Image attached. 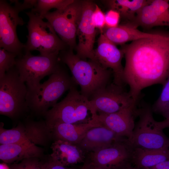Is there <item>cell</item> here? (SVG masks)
<instances>
[{
	"label": "cell",
	"mask_w": 169,
	"mask_h": 169,
	"mask_svg": "<svg viewBox=\"0 0 169 169\" xmlns=\"http://www.w3.org/2000/svg\"><path fill=\"white\" fill-rule=\"evenodd\" d=\"M125 63V84L136 103L141 90L151 85H163L169 75V34L147 38L122 45Z\"/></svg>",
	"instance_id": "obj_1"
},
{
	"label": "cell",
	"mask_w": 169,
	"mask_h": 169,
	"mask_svg": "<svg viewBox=\"0 0 169 169\" xmlns=\"http://www.w3.org/2000/svg\"><path fill=\"white\" fill-rule=\"evenodd\" d=\"M60 62L66 64L71 72L72 78L80 88L82 95L89 100L97 91L109 83L111 72L97 62L80 58L69 49L59 52Z\"/></svg>",
	"instance_id": "obj_2"
},
{
	"label": "cell",
	"mask_w": 169,
	"mask_h": 169,
	"mask_svg": "<svg viewBox=\"0 0 169 169\" xmlns=\"http://www.w3.org/2000/svg\"><path fill=\"white\" fill-rule=\"evenodd\" d=\"M76 85L72 77L61 66L36 88L28 90L26 101L29 111L36 115L44 116L66 91Z\"/></svg>",
	"instance_id": "obj_3"
},
{
	"label": "cell",
	"mask_w": 169,
	"mask_h": 169,
	"mask_svg": "<svg viewBox=\"0 0 169 169\" xmlns=\"http://www.w3.org/2000/svg\"><path fill=\"white\" fill-rule=\"evenodd\" d=\"M10 1L14 3L13 5L5 0H0V47L15 53L18 57L23 54L24 44L18 38L17 27L25 23L19 13L24 10L33 8L37 0H24L22 3L18 0Z\"/></svg>",
	"instance_id": "obj_4"
},
{
	"label": "cell",
	"mask_w": 169,
	"mask_h": 169,
	"mask_svg": "<svg viewBox=\"0 0 169 169\" xmlns=\"http://www.w3.org/2000/svg\"><path fill=\"white\" fill-rule=\"evenodd\" d=\"M28 88L20 79L15 66L0 79V114L13 120L29 111L26 101Z\"/></svg>",
	"instance_id": "obj_5"
},
{
	"label": "cell",
	"mask_w": 169,
	"mask_h": 169,
	"mask_svg": "<svg viewBox=\"0 0 169 169\" xmlns=\"http://www.w3.org/2000/svg\"><path fill=\"white\" fill-rule=\"evenodd\" d=\"M25 13L29 20L27 25V40L23 49L25 52L37 50L40 55L46 56L69 48L48 21H44L38 14L32 11Z\"/></svg>",
	"instance_id": "obj_6"
},
{
	"label": "cell",
	"mask_w": 169,
	"mask_h": 169,
	"mask_svg": "<svg viewBox=\"0 0 169 169\" xmlns=\"http://www.w3.org/2000/svg\"><path fill=\"white\" fill-rule=\"evenodd\" d=\"M59 53L36 56L27 52L17 57L15 67L21 80L26 83L28 90L36 88L44 77L50 76L60 67Z\"/></svg>",
	"instance_id": "obj_7"
},
{
	"label": "cell",
	"mask_w": 169,
	"mask_h": 169,
	"mask_svg": "<svg viewBox=\"0 0 169 169\" xmlns=\"http://www.w3.org/2000/svg\"><path fill=\"white\" fill-rule=\"evenodd\" d=\"M69 90L64 99L44 116L47 125L58 123H79L90 120H87L88 111L91 110L89 100L78 91L76 85Z\"/></svg>",
	"instance_id": "obj_8"
},
{
	"label": "cell",
	"mask_w": 169,
	"mask_h": 169,
	"mask_svg": "<svg viewBox=\"0 0 169 169\" xmlns=\"http://www.w3.org/2000/svg\"><path fill=\"white\" fill-rule=\"evenodd\" d=\"M151 108L145 106L138 109L139 119L132 135L127 139L132 148L157 150L169 149V138L157 126Z\"/></svg>",
	"instance_id": "obj_9"
},
{
	"label": "cell",
	"mask_w": 169,
	"mask_h": 169,
	"mask_svg": "<svg viewBox=\"0 0 169 169\" xmlns=\"http://www.w3.org/2000/svg\"><path fill=\"white\" fill-rule=\"evenodd\" d=\"M82 10V1L74 0L64 9L49 12L44 17L70 49L77 46V30Z\"/></svg>",
	"instance_id": "obj_10"
},
{
	"label": "cell",
	"mask_w": 169,
	"mask_h": 169,
	"mask_svg": "<svg viewBox=\"0 0 169 169\" xmlns=\"http://www.w3.org/2000/svg\"><path fill=\"white\" fill-rule=\"evenodd\" d=\"M51 140L45 121H35L26 119L23 122H20L15 127L9 129L4 128V124L0 123V145L28 143L44 146Z\"/></svg>",
	"instance_id": "obj_11"
},
{
	"label": "cell",
	"mask_w": 169,
	"mask_h": 169,
	"mask_svg": "<svg viewBox=\"0 0 169 169\" xmlns=\"http://www.w3.org/2000/svg\"><path fill=\"white\" fill-rule=\"evenodd\" d=\"M92 116L98 113H111L129 107L136 105L129 92L123 87L114 83L95 92L89 100Z\"/></svg>",
	"instance_id": "obj_12"
},
{
	"label": "cell",
	"mask_w": 169,
	"mask_h": 169,
	"mask_svg": "<svg viewBox=\"0 0 169 169\" xmlns=\"http://www.w3.org/2000/svg\"><path fill=\"white\" fill-rule=\"evenodd\" d=\"M95 5L91 1H82L81 14L76 33L78 43L75 48L76 54L80 58H88L95 62L94 46L96 31L92 16Z\"/></svg>",
	"instance_id": "obj_13"
},
{
	"label": "cell",
	"mask_w": 169,
	"mask_h": 169,
	"mask_svg": "<svg viewBox=\"0 0 169 169\" xmlns=\"http://www.w3.org/2000/svg\"><path fill=\"white\" fill-rule=\"evenodd\" d=\"M95 62L105 69L112 70L115 84L123 87L124 68L121 61L124 56L122 50L101 33L98 40L97 48L94 49Z\"/></svg>",
	"instance_id": "obj_14"
},
{
	"label": "cell",
	"mask_w": 169,
	"mask_h": 169,
	"mask_svg": "<svg viewBox=\"0 0 169 169\" xmlns=\"http://www.w3.org/2000/svg\"><path fill=\"white\" fill-rule=\"evenodd\" d=\"M127 139L89 153L88 157L102 169H121L130 162L132 147Z\"/></svg>",
	"instance_id": "obj_15"
},
{
	"label": "cell",
	"mask_w": 169,
	"mask_h": 169,
	"mask_svg": "<svg viewBox=\"0 0 169 169\" xmlns=\"http://www.w3.org/2000/svg\"><path fill=\"white\" fill-rule=\"evenodd\" d=\"M138 110L136 105H133L113 113H98L91 118L119 136L128 139L132 135L135 120L138 116Z\"/></svg>",
	"instance_id": "obj_16"
},
{
	"label": "cell",
	"mask_w": 169,
	"mask_h": 169,
	"mask_svg": "<svg viewBox=\"0 0 169 169\" xmlns=\"http://www.w3.org/2000/svg\"><path fill=\"white\" fill-rule=\"evenodd\" d=\"M101 125L95 119L76 124L58 123L47 125L51 140H60L77 145L90 129Z\"/></svg>",
	"instance_id": "obj_17"
},
{
	"label": "cell",
	"mask_w": 169,
	"mask_h": 169,
	"mask_svg": "<svg viewBox=\"0 0 169 169\" xmlns=\"http://www.w3.org/2000/svg\"><path fill=\"white\" fill-rule=\"evenodd\" d=\"M126 139L119 136L107 127L100 125L89 129L77 145L86 153H89Z\"/></svg>",
	"instance_id": "obj_18"
},
{
	"label": "cell",
	"mask_w": 169,
	"mask_h": 169,
	"mask_svg": "<svg viewBox=\"0 0 169 169\" xmlns=\"http://www.w3.org/2000/svg\"><path fill=\"white\" fill-rule=\"evenodd\" d=\"M43 154L42 148L31 143H15L0 145V159L8 164L30 158L41 157Z\"/></svg>",
	"instance_id": "obj_19"
},
{
	"label": "cell",
	"mask_w": 169,
	"mask_h": 169,
	"mask_svg": "<svg viewBox=\"0 0 169 169\" xmlns=\"http://www.w3.org/2000/svg\"><path fill=\"white\" fill-rule=\"evenodd\" d=\"M50 158L61 165L68 166L84 162L86 153L77 145L58 140L51 146Z\"/></svg>",
	"instance_id": "obj_20"
},
{
	"label": "cell",
	"mask_w": 169,
	"mask_h": 169,
	"mask_svg": "<svg viewBox=\"0 0 169 169\" xmlns=\"http://www.w3.org/2000/svg\"><path fill=\"white\" fill-rule=\"evenodd\" d=\"M103 33L108 39L116 45H123L129 41L143 38H158L162 34L143 32L139 30L137 28L127 23L115 27L107 28Z\"/></svg>",
	"instance_id": "obj_21"
},
{
	"label": "cell",
	"mask_w": 169,
	"mask_h": 169,
	"mask_svg": "<svg viewBox=\"0 0 169 169\" xmlns=\"http://www.w3.org/2000/svg\"><path fill=\"white\" fill-rule=\"evenodd\" d=\"M169 160V149L132 148L130 162L138 169H146Z\"/></svg>",
	"instance_id": "obj_22"
},
{
	"label": "cell",
	"mask_w": 169,
	"mask_h": 169,
	"mask_svg": "<svg viewBox=\"0 0 169 169\" xmlns=\"http://www.w3.org/2000/svg\"><path fill=\"white\" fill-rule=\"evenodd\" d=\"M110 9L115 10L120 17L132 22L137 13L145 6L150 4L151 0H113L105 1Z\"/></svg>",
	"instance_id": "obj_23"
},
{
	"label": "cell",
	"mask_w": 169,
	"mask_h": 169,
	"mask_svg": "<svg viewBox=\"0 0 169 169\" xmlns=\"http://www.w3.org/2000/svg\"><path fill=\"white\" fill-rule=\"evenodd\" d=\"M127 23L136 28L139 26L144 28L167 26L158 16L150 4L144 7L137 13L133 20Z\"/></svg>",
	"instance_id": "obj_24"
},
{
	"label": "cell",
	"mask_w": 169,
	"mask_h": 169,
	"mask_svg": "<svg viewBox=\"0 0 169 169\" xmlns=\"http://www.w3.org/2000/svg\"><path fill=\"white\" fill-rule=\"evenodd\" d=\"M74 1V0H38L31 11L38 14L44 19V15L51 9H64Z\"/></svg>",
	"instance_id": "obj_25"
},
{
	"label": "cell",
	"mask_w": 169,
	"mask_h": 169,
	"mask_svg": "<svg viewBox=\"0 0 169 169\" xmlns=\"http://www.w3.org/2000/svg\"><path fill=\"white\" fill-rule=\"evenodd\" d=\"M153 112L161 115L165 119L169 117V75L159 98L151 108Z\"/></svg>",
	"instance_id": "obj_26"
},
{
	"label": "cell",
	"mask_w": 169,
	"mask_h": 169,
	"mask_svg": "<svg viewBox=\"0 0 169 169\" xmlns=\"http://www.w3.org/2000/svg\"><path fill=\"white\" fill-rule=\"evenodd\" d=\"M17 56L15 53L0 48V79L3 77L7 72L15 66Z\"/></svg>",
	"instance_id": "obj_27"
},
{
	"label": "cell",
	"mask_w": 169,
	"mask_h": 169,
	"mask_svg": "<svg viewBox=\"0 0 169 169\" xmlns=\"http://www.w3.org/2000/svg\"><path fill=\"white\" fill-rule=\"evenodd\" d=\"M151 5L159 18L169 26V3L166 0H151Z\"/></svg>",
	"instance_id": "obj_28"
},
{
	"label": "cell",
	"mask_w": 169,
	"mask_h": 169,
	"mask_svg": "<svg viewBox=\"0 0 169 169\" xmlns=\"http://www.w3.org/2000/svg\"><path fill=\"white\" fill-rule=\"evenodd\" d=\"M92 19L95 28L99 29L101 33H103V29L105 26V14L96 4L92 15Z\"/></svg>",
	"instance_id": "obj_29"
},
{
	"label": "cell",
	"mask_w": 169,
	"mask_h": 169,
	"mask_svg": "<svg viewBox=\"0 0 169 169\" xmlns=\"http://www.w3.org/2000/svg\"><path fill=\"white\" fill-rule=\"evenodd\" d=\"M105 16L107 28L115 27L119 25L120 16L117 11L110 9L105 14Z\"/></svg>",
	"instance_id": "obj_30"
},
{
	"label": "cell",
	"mask_w": 169,
	"mask_h": 169,
	"mask_svg": "<svg viewBox=\"0 0 169 169\" xmlns=\"http://www.w3.org/2000/svg\"><path fill=\"white\" fill-rule=\"evenodd\" d=\"M39 158L32 157L25 159L20 164L23 169H43L44 163L41 162Z\"/></svg>",
	"instance_id": "obj_31"
},
{
	"label": "cell",
	"mask_w": 169,
	"mask_h": 169,
	"mask_svg": "<svg viewBox=\"0 0 169 169\" xmlns=\"http://www.w3.org/2000/svg\"><path fill=\"white\" fill-rule=\"evenodd\" d=\"M44 166L45 169H77L74 167L64 166L53 160L50 157L49 161L44 163Z\"/></svg>",
	"instance_id": "obj_32"
},
{
	"label": "cell",
	"mask_w": 169,
	"mask_h": 169,
	"mask_svg": "<svg viewBox=\"0 0 169 169\" xmlns=\"http://www.w3.org/2000/svg\"><path fill=\"white\" fill-rule=\"evenodd\" d=\"M146 169H169V160L162 162L153 167Z\"/></svg>",
	"instance_id": "obj_33"
},
{
	"label": "cell",
	"mask_w": 169,
	"mask_h": 169,
	"mask_svg": "<svg viewBox=\"0 0 169 169\" xmlns=\"http://www.w3.org/2000/svg\"><path fill=\"white\" fill-rule=\"evenodd\" d=\"M156 124L158 127L161 129L169 128V117L161 121H157Z\"/></svg>",
	"instance_id": "obj_34"
},
{
	"label": "cell",
	"mask_w": 169,
	"mask_h": 169,
	"mask_svg": "<svg viewBox=\"0 0 169 169\" xmlns=\"http://www.w3.org/2000/svg\"><path fill=\"white\" fill-rule=\"evenodd\" d=\"M86 169H102L92 162L89 158L84 162Z\"/></svg>",
	"instance_id": "obj_35"
},
{
	"label": "cell",
	"mask_w": 169,
	"mask_h": 169,
	"mask_svg": "<svg viewBox=\"0 0 169 169\" xmlns=\"http://www.w3.org/2000/svg\"><path fill=\"white\" fill-rule=\"evenodd\" d=\"M9 169H23L21 165L19 163H15L9 166Z\"/></svg>",
	"instance_id": "obj_36"
},
{
	"label": "cell",
	"mask_w": 169,
	"mask_h": 169,
	"mask_svg": "<svg viewBox=\"0 0 169 169\" xmlns=\"http://www.w3.org/2000/svg\"><path fill=\"white\" fill-rule=\"evenodd\" d=\"M121 169H138L136 167H133L130 165L129 163Z\"/></svg>",
	"instance_id": "obj_37"
},
{
	"label": "cell",
	"mask_w": 169,
	"mask_h": 169,
	"mask_svg": "<svg viewBox=\"0 0 169 169\" xmlns=\"http://www.w3.org/2000/svg\"><path fill=\"white\" fill-rule=\"evenodd\" d=\"M84 164L83 166L80 169H86L85 164L84 163Z\"/></svg>",
	"instance_id": "obj_38"
},
{
	"label": "cell",
	"mask_w": 169,
	"mask_h": 169,
	"mask_svg": "<svg viewBox=\"0 0 169 169\" xmlns=\"http://www.w3.org/2000/svg\"><path fill=\"white\" fill-rule=\"evenodd\" d=\"M43 169H45L44 167V168H43Z\"/></svg>",
	"instance_id": "obj_39"
}]
</instances>
